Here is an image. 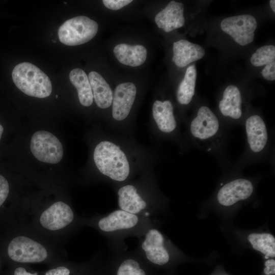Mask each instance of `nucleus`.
Returning <instances> with one entry per match:
<instances>
[{"instance_id": "1", "label": "nucleus", "mask_w": 275, "mask_h": 275, "mask_svg": "<svg viewBox=\"0 0 275 275\" xmlns=\"http://www.w3.org/2000/svg\"><path fill=\"white\" fill-rule=\"evenodd\" d=\"M188 134L195 148L214 156L220 167L231 166L228 156V129L206 105H201L188 124Z\"/></svg>"}, {"instance_id": "2", "label": "nucleus", "mask_w": 275, "mask_h": 275, "mask_svg": "<svg viewBox=\"0 0 275 275\" xmlns=\"http://www.w3.org/2000/svg\"><path fill=\"white\" fill-rule=\"evenodd\" d=\"M245 134L243 152L237 161L230 167L239 170L252 164L270 161L273 145L269 129L263 117L253 113L245 116L242 125Z\"/></svg>"}, {"instance_id": "3", "label": "nucleus", "mask_w": 275, "mask_h": 275, "mask_svg": "<svg viewBox=\"0 0 275 275\" xmlns=\"http://www.w3.org/2000/svg\"><path fill=\"white\" fill-rule=\"evenodd\" d=\"M95 163L103 175L117 181L128 176L129 165L125 153L115 144L102 141L95 147L93 154Z\"/></svg>"}, {"instance_id": "4", "label": "nucleus", "mask_w": 275, "mask_h": 275, "mask_svg": "<svg viewBox=\"0 0 275 275\" xmlns=\"http://www.w3.org/2000/svg\"><path fill=\"white\" fill-rule=\"evenodd\" d=\"M12 77L15 86L27 95L44 98L51 93L49 78L32 63L23 62L17 64L12 71Z\"/></svg>"}, {"instance_id": "5", "label": "nucleus", "mask_w": 275, "mask_h": 275, "mask_svg": "<svg viewBox=\"0 0 275 275\" xmlns=\"http://www.w3.org/2000/svg\"><path fill=\"white\" fill-rule=\"evenodd\" d=\"M97 23L85 16L70 18L64 22L58 30V37L63 44L75 46L84 44L96 35Z\"/></svg>"}, {"instance_id": "6", "label": "nucleus", "mask_w": 275, "mask_h": 275, "mask_svg": "<svg viewBox=\"0 0 275 275\" xmlns=\"http://www.w3.org/2000/svg\"><path fill=\"white\" fill-rule=\"evenodd\" d=\"M243 99L239 89L230 85L224 90L218 102L221 120L228 129L242 125L245 117L242 107Z\"/></svg>"}, {"instance_id": "7", "label": "nucleus", "mask_w": 275, "mask_h": 275, "mask_svg": "<svg viewBox=\"0 0 275 275\" xmlns=\"http://www.w3.org/2000/svg\"><path fill=\"white\" fill-rule=\"evenodd\" d=\"M31 151L38 160L48 163H59L63 156V148L59 140L51 133L40 130L33 135Z\"/></svg>"}, {"instance_id": "8", "label": "nucleus", "mask_w": 275, "mask_h": 275, "mask_svg": "<svg viewBox=\"0 0 275 275\" xmlns=\"http://www.w3.org/2000/svg\"><path fill=\"white\" fill-rule=\"evenodd\" d=\"M8 253L13 260L21 263H36L44 260L47 253L40 243L23 236L14 238L9 244Z\"/></svg>"}, {"instance_id": "9", "label": "nucleus", "mask_w": 275, "mask_h": 275, "mask_svg": "<svg viewBox=\"0 0 275 275\" xmlns=\"http://www.w3.org/2000/svg\"><path fill=\"white\" fill-rule=\"evenodd\" d=\"M257 26L256 19L249 14L227 17L221 23L222 30L242 46L246 45L253 41Z\"/></svg>"}, {"instance_id": "10", "label": "nucleus", "mask_w": 275, "mask_h": 275, "mask_svg": "<svg viewBox=\"0 0 275 275\" xmlns=\"http://www.w3.org/2000/svg\"><path fill=\"white\" fill-rule=\"evenodd\" d=\"M221 185L216 199L220 204L225 206L248 199L254 191L253 182L244 178H235Z\"/></svg>"}, {"instance_id": "11", "label": "nucleus", "mask_w": 275, "mask_h": 275, "mask_svg": "<svg viewBox=\"0 0 275 275\" xmlns=\"http://www.w3.org/2000/svg\"><path fill=\"white\" fill-rule=\"evenodd\" d=\"M136 88L132 82L120 84L116 88L113 98L112 116L116 120L125 119L134 101Z\"/></svg>"}, {"instance_id": "12", "label": "nucleus", "mask_w": 275, "mask_h": 275, "mask_svg": "<svg viewBox=\"0 0 275 275\" xmlns=\"http://www.w3.org/2000/svg\"><path fill=\"white\" fill-rule=\"evenodd\" d=\"M73 217V213L70 206L59 201L53 204L42 213L40 223L43 227L54 231L70 224Z\"/></svg>"}, {"instance_id": "13", "label": "nucleus", "mask_w": 275, "mask_h": 275, "mask_svg": "<svg viewBox=\"0 0 275 275\" xmlns=\"http://www.w3.org/2000/svg\"><path fill=\"white\" fill-rule=\"evenodd\" d=\"M163 242V236L158 230L151 229L146 233L141 246L147 259L151 263L162 265L168 262L170 257Z\"/></svg>"}, {"instance_id": "14", "label": "nucleus", "mask_w": 275, "mask_h": 275, "mask_svg": "<svg viewBox=\"0 0 275 275\" xmlns=\"http://www.w3.org/2000/svg\"><path fill=\"white\" fill-rule=\"evenodd\" d=\"M183 11L182 3L172 1L156 14L155 23L158 28L163 29L166 32L181 28L185 22Z\"/></svg>"}, {"instance_id": "15", "label": "nucleus", "mask_w": 275, "mask_h": 275, "mask_svg": "<svg viewBox=\"0 0 275 275\" xmlns=\"http://www.w3.org/2000/svg\"><path fill=\"white\" fill-rule=\"evenodd\" d=\"M172 61L179 67H184L189 64L202 58L204 49L200 45L182 39L173 44Z\"/></svg>"}, {"instance_id": "16", "label": "nucleus", "mask_w": 275, "mask_h": 275, "mask_svg": "<svg viewBox=\"0 0 275 275\" xmlns=\"http://www.w3.org/2000/svg\"><path fill=\"white\" fill-rule=\"evenodd\" d=\"M152 115L159 130L161 132L170 134L175 132L178 124L171 101H155L152 107Z\"/></svg>"}, {"instance_id": "17", "label": "nucleus", "mask_w": 275, "mask_h": 275, "mask_svg": "<svg viewBox=\"0 0 275 275\" xmlns=\"http://www.w3.org/2000/svg\"><path fill=\"white\" fill-rule=\"evenodd\" d=\"M139 218L136 214L122 210H117L101 218L98 222L100 229L104 232H113L129 229L138 223Z\"/></svg>"}, {"instance_id": "18", "label": "nucleus", "mask_w": 275, "mask_h": 275, "mask_svg": "<svg viewBox=\"0 0 275 275\" xmlns=\"http://www.w3.org/2000/svg\"><path fill=\"white\" fill-rule=\"evenodd\" d=\"M113 51L121 63L132 67L143 64L147 58V49L142 45H130L121 43L117 45Z\"/></svg>"}, {"instance_id": "19", "label": "nucleus", "mask_w": 275, "mask_h": 275, "mask_svg": "<svg viewBox=\"0 0 275 275\" xmlns=\"http://www.w3.org/2000/svg\"><path fill=\"white\" fill-rule=\"evenodd\" d=\"M88 79L96 105L101 108L110 106L113 101V92L105 80L96 71L90 72Z\"/></svg>"}, {"instance_id": "20", "label": "nucleus", "mask_w": 275, "mask_h": 275, "mask_svg": "<svg viewBox=\"0 0 275 275\" xmlns=\"http://www.w3.org/2000/svg\"><path fill=\"white\" fill-rule=\"evenodd\" d=\"M118 205L121 210L136 214L146 208V202L132 185L121 187L118 190Z\"/></svg>"}, {"instance_id": "21", "label": "nucleus", "mask_w": 275, "mask_h": 275, "mask_svg": "<svg viewBox=\"0 0 275 275\" xmlns=\"http://www.w3.org/2000/svg\"><path fill=\"white\" fill-rule=\"evenodd\" d=\"M252 64L256 67L265 65L262 71L264 78L269 80L275 79V47L264 45L259 48L251 58Z\"/></svg>"}, {"instance_id": "22", "label": "nucleus", "mask_w": 275, "mask_h": 275, "mask_svg": "<svg viewBox=\"0 0 275 275\" xmlns=\"http://www.w3.org/2000/svg\"><path fill=\"white\" fill-rule=\"evenodd\" d=\"M69 79L77 90L78 99L81 105L89 106L93 103V96L88 77L80 68H75L69 73Z\"/></svg>"}, {"instance_id": "23", "label": "nucleus", "mask_w": 275, "mask_h": 275, "mask_svg": "<svg viewBox=\"0 0 275 275\" xmlns=\"http://www.w3.org/2000/svg\"><path fill=\"white\" fill-rule=\"evenodd\" d=\"M196 77L195 65L189 66L177 91V99L180 104L187 105L191 101L195 93Z\"/></svg>"}, {"instance_id": "24", "label": "nucleus", "mask_w": 275, "mask_h": 275, "mask_svg": "<svg viewBox=\"0 0 275 275\" xmlns=\"http://www.w3.org/2000/svg\"><path fill=\"white\" fill-rule=\"evenodd\" d=\"M248 240L253 248L266 256H275V238L269 233H252L249 235Z\"/></svg>"}, {"instance_id": "25", "label": "nucleus", "mask_w": 275, "mask_h": 275, "mask_svg": "<svg viewBox=\"0 0 275 275\" xmlns=\"http://www.w3.org/2000/svg\"><path fill=\"white\" fill-rule=\"evenodd\" d=\"M117 275H146V273L136 260L128 259L120 264Z\"/></svg>"}, {"instance_id": "26", "label": "nucleus", "mask_w": 275, "mask_h": 275, "mask_svg": "<svg viewBox=\"0 0 275 275\" xmlns=\"http://www.w3.org/2000/svg\"><path fill=\"white\" fill-rule=\"evenodd\" d=\"M132 0H103L104 5L108 9L113 10H119L129 4Z\"/></svg>"}, {"instance_id": "27", "label": "nucleus", "mask_w": 275, "mask_h": 275, "mask_svg": "<svg viewBox=\"0 0 275 275\" xmlns=\"http://www.w3.org/2000/svg\"><path fill=\"white\" fill-rule=\"evenodd\" d=\"M9 192V185L7 179L0 174V206L7 199Z\"/></svg>"}, {"instance_id": "28", "label": "nucleus", "mask_w": 275, "mask_h": 275, "mask_svg": "<svg viewBox=\"0 0 275 275\" xmlns=\"http://www.w3.org/2000/svg\"><path fill=\"white\" fill-rule=\"evenodd\" d=\"M70 270L65 267H59L47 271L45 275H69Z\"/></svg>"}, {"instance_id": "29", "label": "nucleus", "mask_w": 275, "mask_h": 275, "mask_svg": "<svg viewBox=\"0 0 275 275\" xmlns=\"http://www.w3.org/2000/svg\"><path fill=\"white\" fill-rule=\"evenodd\" d=\"M264 272L266 275H272L275 273L274 260H268L265 262Z\"/></svg>"}, {"instance_id": "30", "label": "nucleus", "mask_w": 275, "mask_h": 275, "mask_svg": "<svg viewBox=\"0 0 275 275\" xmlns=\"http://www.w3.org/2000/svg\"><path fill=\"white\" fill-rule=\"evenodd\" d=\"M14 275H38L37 272L34 273H31L27 272L25 269L23 267L17 268L14 271Z\"/></svg>"}, {"instance_id": "31", "label": "nucleus", "mask_w": 275, "mask_h": 275, "mask_svg": "<svg viewBox=\"0 0 275 275\" xmlns=\"http://www.w3.org/2000/svg\"><path fill=\"white\" fill-rule=\"evenodd\" d=\"M269 4H270V6L272 11L274 13L275 12V1L270 0L269 1Z\"/></svg>"}, {"instance_id": "32", "label": "nucleus", "mask_w": 275, "mask_h": 275, "mask_svg": "<svg viewBox=\"0 0 275 275\" xmlns=\"http://www.w3.org/2000/svg\"><path fill=\"white\" fill-rule=\"evenodd\" d=\"M4 132V127L3 126L0 124V141L2 136V134Z\"/></svg>"}, {"instance_id": "33", "label": "nucleus", "mask_w": 275, "mask_h": 275, "mask_svg": "<svg viewBox=\"0 0 275 275\" xmlns=\"http://www.w3.org/2000/svg\"><path fill=\"white\" fill-rule=\"evenodd\" d=\"M52 41H53V42H56V40H52Z\"/></svg>"}, {"instance_id": "34", "label": "nucleus", "mask_w": 275, "mask_h": 275, "mask_svg": "<svg viewBox=\"0 0 275 275\" xmlns=\"http://www.w3.org/2000/svg\"><path fill=\"white\" fill-rule=\"evenodd\" d=\"M64 3L65 4H67V3H66V2H64Z\"/></svg>"}]
</instances>
